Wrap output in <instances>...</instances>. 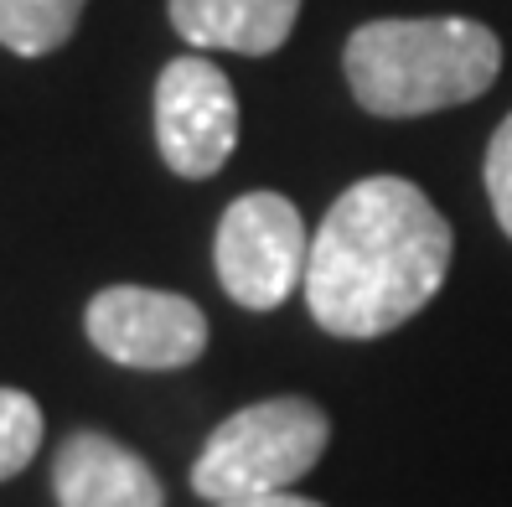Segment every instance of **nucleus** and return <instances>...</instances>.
Listing matches in <instances>:
<instances>
[{
	"label": "nucleus",
	"instance_id": "obj_1",
	"mask_svg": "<svg viewBox=\"0 0 512 507\" xmlns=\"http://www.w3.org/2000/svg\"><path fill=\"white\" fill-rule=\"evenodd\" d=\"M450 270V223L404 176H363L311 233L306 306L342 342L388 337L419 316Z\"/></svg>",
	"mask_w": 512,
	"mask_h": 507
},
{
	"label": "nucleus",
	"instance_id": "obj_2",
	"mask_svg": "<svg viewBox=\"0 0 512 507\" xmlns=\"http://www.w3.org/2000/svg\"><path fill=\"white\" fill-rule=\"evenodd\" d=\"M352 99L383 119H419L471 104L502 73V42L492 26L466 16L368 21L342 47Z\"/></svg>",
	"mask_w": 512,
	"mask_h": 507
},
{
	"label": "nucleus",
	"instance_id": "obj_3",
	"mask_svg": "<svg viewBox=\"0 0 512 507\" xmlns=\"http://www.w3.org/2000/svg\"><path fill=\"white\" fill-rule=\"evenodd\" d=\"M331 440L326 409L311 399H259L207 435L192 466V492L202 502H233L259 492H290Z\"/></svg>",
	"mask_w": 512,
	"mask_h": 507
},
{
	"label": "nucleus",
	"instance_id": "obj_4",
	"mask_svg": "<svg viewBox=\"0 0 512 507\" xmlns=\"http://www.w3.org/2000/svg\"><path fill=\"white\" fill-rule=\"evenodd\" d=\"M311 233L300 207L280 192H244L228 202L218 223L213 264L233 306L275 311L306 285Z\"/></svg>",
	"mask_w": 512,
	"mask_h": 507
},
{
	"label": "nucleus",
	"instance_id": "obj_5",
	"mask_svg": "<svg viewBox=\"0 0 512 507\" xmlns=\"http://www.w3.org/2000/svg\"><path fill=\"white\" fill-rule=\"evenodd\" d=\"M83 332L109 363L166 373L187 368L207 347V316L187 295L150 290V285H109L83 311Z\"/></svg>",
	"mask_w": 512,
	"mask_h": 507
},
{
	"label": "nucleus",
	"instance_id": "obj_6",
	"mask_svg": "<svg viewBox=\"0 0 512 507\" xmlns=\"http://www.w3.org/2000/svg\"><path fill=\"white\" fill-rule=\"evenodd\" d=\"M156 145L161 161L202 182L218 176L238 145V99L223 68L207 57H171L156 78Z\"/></svg>",
	"mask_w": 512,
	"mask_h": 507
},
{
	"label": "nucleus",
	"instance_id": "obj_7",
	"mask_svg": "<svg viewBox=\"0 0 512 507\" xmlns=\"http://www.w3.org/2000/svg\"><path fill=\"white\" fill-rule=\"evenodd\" d=\"M57 507H166V487L145 456L99 430H78L52 456Z\"/></svg>",
	"mask_w": 512,
	"mask_h": 507
},
{
	"label": "nucleus",
	"instance_id": "obj_8",
	"mask_svg": "<svg viewBox=\"0 0 512 507\" xmlns=\"http://www.w3.org/2000/svg\"><path fill=\"white\" fill-rule=\"evenodd\" d=\"M300 0H171V26L202 52L269 57L295 32Z\"/></svg>",
	"mask_w": 512,
	"mask_h": 507
},
{
	"label": "nucleus",
	"instance_id": "obj_9",
	"mask_svg": "<svg viewBox=\"0 0 512 507\" xmlns=\"http://www.w3.org/2000/svg\"><path fill=\"white\" fill-rule=\"evenodd\" d=\"M88 0H0V47L16 57L57 52L83 16Z\"/></svg>",
	"mask_w": 512,
	"mask_h": 507
},
{
	"label": "nucleus",
	"instance_id": "obj_10",
	"mask_svg": "<svg viewBox=\"0 0 512 507\" xmlns=\"http://www.w3.org/2000/svg\"><path fill=\"white\" fill-rule=\"evenodd\" d=\"M42 451V404L21 389H0V482L21 476Z\"/></svg>",
	"mask_w": 512,
	"mask_h": 507
},
{
	"label": "nucleus",
	"instance_id": "obj_11",
	"mask_svg": "<svg viewBox=\"0 0 512 507\" xmlns=\"http://www.w3.org/2000/svg\"><path fill=\"white\" fill-rule=\"evenodd\" d=\"M487 197H492L502 233L512 238V114L497 125V135L487 145Z\"/></svg>",
	"mask_w": 512,
	"mask_h": 507
},
{
	"label": "nucleus",
	"instance_id": "obj_12",
	"mask_svg": "<svg viewBox=\"0 0 512 507\" xmlns=\"http://www.w3.org/2000/svg\"><path fill=\"white\" fill-rule=\"evenodd\" d=\"M207 507H321V502L300 497L290 487V492H259V497H233V502H207Z\"/></svg>",
	"mask_w": 512,
	"mask_h": 507
}]
</instances>
